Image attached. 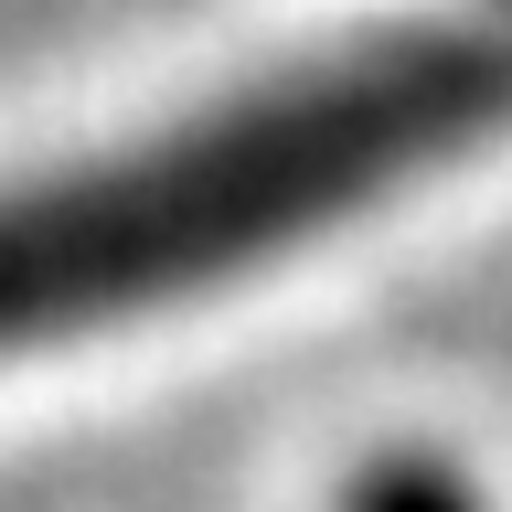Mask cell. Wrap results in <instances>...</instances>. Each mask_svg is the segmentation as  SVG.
<instances>
[{
	"mask_svg": "<svg viewBox=\"0 0 512 512\" xmlns=\"http://www.w3.org/2000/svg\"><path fill=\"white\" fill-rule=\"evenodd\" d=\"M512 118V32L427 22L299 64L150 150L0 192V352L246 267Z\"/></svg>",
	"mask_w": 512,
	"mask_h": 512,
	"instance_id": "cell-1",
	"label": "cell"
},
{
	"mask_svg": "<svg viewBox=\"0 0 512 512\" xmlns=\"http://www.w3.org/2000/svg\"><path fill=\"white\" fill-rule=\"evenodd\" d=\"M352 512H480V502L438 470V459H384V470L352 491Z\"/></svg>",
	"mask_w": 512,
	"mask_h": 512,
	"instance_id": "cell-2",
	"label": "cell"
}]
</instances>
